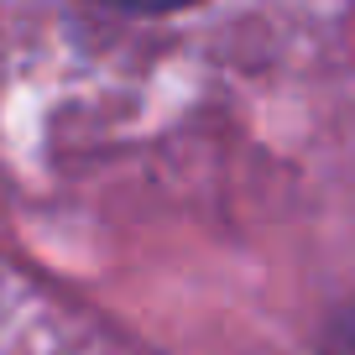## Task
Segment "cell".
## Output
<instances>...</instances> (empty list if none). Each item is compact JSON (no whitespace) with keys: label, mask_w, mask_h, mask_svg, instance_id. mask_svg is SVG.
Wrapping results in <instances>:
<instances>
[{"label":"cell","mask_w":355,"mask_h":355,"mask_svg":"<svg viewBox=\"0 0 355 355\" xmlns=\"http://www.w3.org/2000/svg\"><path fill=\"white\" fill-rule=\"evenodd\" d=\"M110 6H125V11H178L189 0H110Z\"/></svg>","instance_id":"obj_1"}]
</instances>
